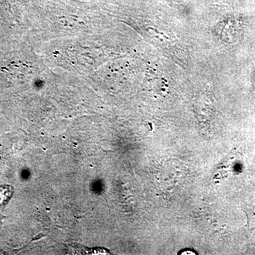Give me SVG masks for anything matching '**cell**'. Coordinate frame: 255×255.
<instances>
[{
	"instance_id": "cell-1",
	"label": "cell",
	"mask_w": 255,
	"mask_h": 255,
	"mask_svg": "<svg viewBox=\"0 0 255 255\" xmlns=\"http://www.w3.org/2000/svg\"><path fill=\"white\" fill-rule=\"evenodd\" d=\"M13 189L9 186H1L0 187V206L4 205L12 195Z\"/></svg>"
},
{
	"instance_id": "cell-2",
	"label": "cell",
	"mask_w": 255,
	"mask_h": 255,
	"mask_svg": "<svg viewBox=\"0 0 255 255\" xmlns=\"http://www.w3.org/2000/svg\"><path fill=\"white\" fill-rule=\"evenodd\" d=\"M183 253H183L182 255H196V253H194V252L191 251H189V250H188V251L183 252Z\"/></svg>"
}]
</instances>
